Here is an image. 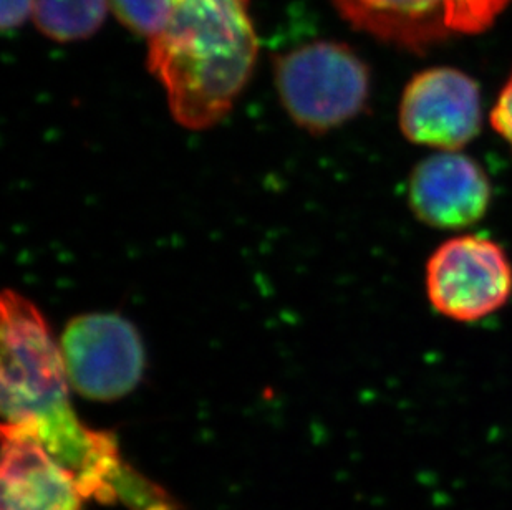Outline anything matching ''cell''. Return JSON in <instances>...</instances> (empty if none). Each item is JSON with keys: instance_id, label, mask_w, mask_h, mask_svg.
<instances>
[{"instance_id": "cell-13", "label": "cell", "mask_w": 512, "mask_h": 510, "mask_svg": "<svg viewBox=\"0 0 512 510\" xmlns=\"http://www.w3.org/2000/svg\"><path fill=\"white\" fill-rule=\"evenodd\" d=\"M35 0H2V30L17 29L34 14Z\"/></svg>"}, {"instance_id": "cell-11", "label": "cell", "mask_w": 512, "mask_h": 510, "mask_svg": "<svg viewBox=\"0 0 512 510\" xmlns=\"http://www.w3.org/2000/svg\"><path fill=\"white\" fill-rule=\"evenodd\" d=\"M110 7L121 24L151 42L166 29L173 0H110Z\"/></svg>"}, {"instance_id": "cell-6", "label": "cell", "mask_w": 512, "mask_h": 510, "mask_svg": "<svg viewBox=\"0 0 512 510\" xmlns=\"http://www.w3.org/2000/svg\"><path fill=\"white\" fill-rule=\"evenodd\" d=\"M357 29L410 50L488 29L511 0H334Z\"/></svg>"}, {"instance_id": "cell-12", "label": "cell", "mask_w": 512, "mask_h": 510, "mask_svg": "<svg viewBox=\"0 0 512 510\" xmlns=\"http://www.w3.org/2000/svg\"><path fill=\"white\" fill-rule=\"evenodd\" d=\"M491 125L512 151V75L491 111Z\"/></svg>"}, {"instance_id": "cell-4", "label": "cell", "mask_w": 512, "mask_h": 510, "mask_svg": "<svg viewBox=\"0 0 512 510\" xmlns=\"http://www.w3.org/2000/svg\"><path fill=\"white\" fill-rule=\"evenodd\" d=\"M425 284L435 312L459 323L479 322L511 299L512 262L493 239L461 234L430 255Z\"/></svg>"}, {"instance_id": "cell-10", "label": "cell", "mask_w": 512, "mask_h": 510, "mask_svg": "<svg viewBox=\"0 0 512 510\" xmlns=\"http://www.w3.org/2000/svg\"><path fill=\"white\" fill-rule=\"evenodd\" d=\"M110 0H35L37 29L55 42H77L95 34L107 17Z\"/></svg>"}, {"instance_id": "cell-2", "label": "cell", "mask_w": 512, "mask_h": 510, "mask_svg": "<svg viewBox=\"0 0 512 510\" xmlns=\"http://www.w3.org/2000/svg\"><path fill=\"white\" fill-rule=\"evenodd\" d=\"M256 60L247 0H173L166 29L148 42V68L165 88L174 120L188 130L223 120Z\"/></svg>"}, {"instance_id": "cell-3", "label": "cell", "mask_w": 512, "mask_h": 510, "mask_svg": "<svg viewBox=\"0 0 512 510\" xmlns=\"http://www.w3.org/2000/svg\"><path fill=\"white\" fill-rule=\"evenodd\" d=\"M274 77L285 111L314 135L353 120L370 97L367 65L345 45L315 42L276 57Z\"/></svg>"}, {"instance_id": "cell-9", "label": "cell", "mask_w": 512, "mask_h": 510, "mask_svg": "<svg viewBox=\"0 0 512 510\" xmlns=\"http://www.w3.org/2000/svg\"><path fill=\"white\" fill-rule=\"evenodd\" d=\"M0 481V510H82L72 472L39 439L9 424H2Z\"/></svg>"}, {"instance_id": "cell-1", "label": "cell", "mask_w": 512, "mask_h": 510, "mask_svg": "<svg viewBox=\"0 0 512 510\" xmlns=\"http://www.w3.org/2000/svg\"><path fill=\"white\" fill-rule=\"evenodd\" d=\"M0 313L4 424L39 439L72 472L80 491L97 489L120 456L118 441L88 428L75 413L60 347L39 307L17 290H5Z\"/></svg>"}, {"instance_id": "cell-7", "label": "cell", "mask_w": 512, "mask_h": 510, "mask_svg": "<svg viewBox=\"0 0 512 510\" xmlns=\"http://www.w3.org/2000/svg\"><path fill=\"white\" fill-rule=\"evenodd\" d=\"M398 125L413 145L461 151L479 135L483 103L478 83L456 68H430L406 85Z\"/></svg>"}, {"instance_id": "cell-8", "label": "cell", "mask_w": 512, "mask_h": 510, "mask_svg": "<svg viewBox=\"0 0 512 510\" xmlns=\"http://www.w3.org/2000/svg\"><path fill=\"white\" fill-rule=\"evenodd\" d=\"M406 196L421 224L461 231L486 216L493 188L476 159L461 151H436L411 169Z\"/></svg>"}, {"instance_id": "cell-5", "label": "cell", "mask_w": 512, "mask_h": 510, "mask_svg": "<svg viewBox=\"0 0 512 510\" xmlns=\"http://www.w3.org/2000/svg\"><path fill=\"white\" fill-rule=\"evenodd\" d=\"M68 383L92 401L130 395L145 375L140 332L118 313H83L72 318L58 340Z\"/></svg>"}]
</instances>
